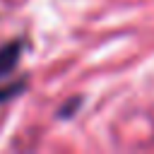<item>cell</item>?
Instances as JSON below:
<instances>
[{"label": "cell", "mask_w": 154, "mask_h": 154, "mask_svg": "<svg viewBox=\"0 0 154 154\" xmlns=\"http://www.w3.org/2000/svg\"><path fill=\"white\" fill-rule=\"evenodd\" d=\"M22 41H12L7 46L0 48V79H5L19 63V55H22Z\"/></svg>", "instance_id": "cell-1"}]
</instances>
